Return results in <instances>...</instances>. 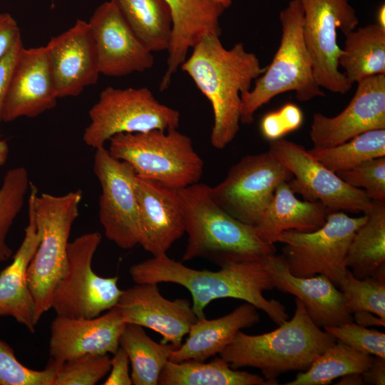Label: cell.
<instances>
[{
	"instance_id": "obj_1",
	"label": "cell",
	"mask_w": 385,
	"mask_h": 385,
	"mask_svg": "<svg viewBox=\"0 0 385 385\" xmlns=\"http://www.w3.org/2000/svg\"><path fill=\"white\" fill-rule=\"evenodd\" d=\"M129 274L135 284L169 282L183 286L191 294L197 319L205 317V309L213 300L223 298L250 303L277 325L289 318L282 304L263 295L265 291L274 288L263 257L210 271L188 267L164 254L132 265Z\"/></svg>"
},
{
	"instance_id": "obj_2",
	"label": "cell",
	"mask_w": 385,
	"mask_h": 385,
	"mask_svg": "<svg viewBox=\"0 0 385 385\" xmlns=\"http://www.w3.org/2000/svg\"><path fill=\"white\" fill-rule=\"evenodd\" d=\"M220 36H203L180 68L210 103L214 120L210 143L222 150L240 130L241 95L251 89L252 81L264 73L265 67L242 42L227 49Z\"/></svg>"
},
{
	"instance_id": "obj_3",
	"label": "cell",
	"mask_w": 385,
	"mask_h": 385,
	"mask_svg": "<svg viewBox=\"0 0 385 385\" xmlns=\"http://www.w3.org/2000/svg\"><path fill=\"white\" fill-rule=\"evenodd\" d=\"M188 243L183 260H206L220 267L260 260L276 253L255 227L225 211L211 195L210 186L197 183L180 190Z\"/></svg>"
},
{
	"instance_id": "obj_4",
	"label": "cell",
	"mask_w": 385,
	"mask_h": 385,
	"mask_svg": "<svg viewBox=\"0 0 385 385\" xmlns=\"http://www.w3.org/2000/svg\"><path fill=\"white\" fill-rule=\"evenodd\" d=\"M336 341L314 323L304 304L296 298L290 320L261 334L239 331L220 356L233 369H259L266 380L276 385L281 374L307 370Z\"/></svg>"
},
{
	"instance_id": "obj_5",
	"label": "cell",
	"mask_w": 385,
	"mask_h": 385,
	"mask_svg": "<svg viewBox=\"0 0 385 385\" xmlns=\"http://www.w3.org/2000/svg\"><path fill=\"white\" fill-rule=\"evenodd\" d=\"M36 229L40 235L38 247L29 264L27 279L34 302V320L51 309L54 289L67 265L68 239L79 215L83 197L81 190L62 195L38 193L30 183Z\"/></svg>"
},
{
	"instance_id": "obj_6",
	"label": "cell",
	"mask_w": 385,
	"mask_h": 385,
	"mask_svg": "<svg viewBox=\"0 0 385 385\" xmlns=\"http://www.w3.org/2000/svg\"><path fill=\"white\" fill-rule=\"evenodd\" d=\"M282 36L279 46L255 86L241 95L240 123H253L256 111L272 98L294 91L299 101L325 96L317 83L304 35V11L299 0H291L279 14Z\"/></svg>"
},
{
	"instance_id": "obj_7",
	"label": "cell",
	"mask_w": 385,
	"mask_h": 385,
	"mask_svg": "<svg viewBox=\"0 0 385 385\" xmlns=\"http://www.w3.org/2000/svg\"><path fill=\"white\" fill-rule=\"evenodd\" d=\"M108 150L138 177L178 190L199 183L203 173L204 162L191 138L178 129L119 133L109 140Z\"/></svg>"
},
{
	"instance_id": "obj_8",
	"label": "cell",
	"mask_w": 385,
	"mask_h": 385,
	"mask_svg": "<svg viewBox=\"0 0 385 385\" xmlns=\"http://www.w3.org/2000/svg\"><path fill=\"white\" fill-rule=\"evenodd\" d=\"M83 140L95 150L119 133L178 129L180 112L160 103L146 87H106L88 112Z\"/></svg>"
},
{
	"instance_id": "obj_9",
	"label": "cell",
	"mask_w": 385,
	"mask_h": 385,
	"mask_svg": "<svg viewBox=\"0 0 385 385\" xmlns=\"http://www.w3.org/2000/svg\"><path fill=\"white\" fill-rule=\"evenodd\" d=\"M343 211L330 212L324 224L312 232L287 230L279 237L282 257L291 274L300 277L322 274L336 286L347 270L346 255L351 239L366 220Z\"/></svg>"
},
{
	"instance_id": "obj_10",
	"label": "cell",
	"mask_w": 385,
	"mask_h": 385,
	"mask_svg": "<svg viewBox=\"0 0 385 385\" xmlns=\"http://www.w3.org/2000/svg\"><path fill=\"white\" fill-rule=\"evenodd\" d=\"M102 236L87 232L68 243L65 272L53 293L51 308L57 315L92 318L115 307L123 290L118 277H103L92 269Z\"/></svg>"
},
{
	"instance_id": "obj_11",
	"label": "cell",
	"mask_w": 385,
	"mask_h": 385,
	"mask_svg": "<svg viewBox=\"0 0 385 385\" xmlns=\"http://www.w3.org/2000/svg\"><path fill=\"white\" fill-rule=\"evenodd\" d=\"M304 11L303 35L312 59L315 80L322 88L345 94L352 84L339 66L342 48L337 30L346 36L359 19L349 0H299Z\"/></svg>"
},
{
	"instance_id": "obj_12",
	"label": "cell",
	"mask_w": 385,
	"mask_h": 385,
	"mask_svg": "<svg viewBox=\"0 0 385 385\" xmlns=\"http://www.w3.org/2000/svg\"><path fill=\"white\" fill-rule=\"evenodd\" d=\"M292 178V173L270 151L242 158L226 177L211 187L216 203L235 219L255 226L277 187Z\"/></svg>"
},
{
	"instance_id": "obj_13",
	"label": "cell",
	"mask_w": 385,
	"mask_h": 385,
	"mask_svg": "<svg viewBox=\"0 0 385 385\" xmlns=\"http://www.w3.org/2000/svg\"><path fill=\"white\" fill-rule=\"evenodd\" d=\"M269 151L292 173L291 190L306 200L319 201L329 212L365 213L371 208L373 200L364 190L346 183L302 145L279 138L270 141Z\"/></svg>"
},
{
	"instance_id": "obj_14",
	"label": "cell",
	"mask_w": 385,
	"mask_h": 385,
	"mask_svg": "<svg viewBox=\"0 0 385 385\" xmlns=\"http://www.w3.org/2000/svg\"><path fill=\"white\" fill-rule=\"evenodd\" d=\"M93 172L101 188L98 217L105 235L122 249L134 247L138 245L140 227L134 170L103 147L96 150Z\"/></svg>"
},
{
	"instance_id": "obj_15",
	"label": "cell",
	"mask_w": 385,
	"mask_h": 385,
	"mask_svg": "<svg viewBox=\"0 0 385 385\" xmlns=\"http://www.w3.org/2000/svg\"><path fill=\"white\" fill-rule=\"evenodd\" d=\"M88 22L101 74L122 77L153 66V52L138 38L112 0L100 4Z\"/></svg>"
},
{
	"instance_id": "obj_16",
	"label": "cell",
	"mask_w": 385,
	"mask_h": 385,
	"mask_svg": "<svg viewBox=\"0 0 385 385\" xmlns=\"http://www.w3.org/2000/svg\"><path fill=\"white\" fill-rule=\"evenodd\" d=\"M376 129H385V75L357 82L354 96L336 116L314 114L309 135L314 147L327 148Z\"/></svg>"
},
{
	"instance_id": "obj_17",
	"label": "cell",
	"mask_w": 385,
	"mask_h": 385,
	"mask_svg": "<svg viewBox=\"0 0 385 385\" xmlns=\"http://www.w3.org/2000/svg\"><path fill=\"white\" fill-rule=\"evenodd\" d=\"M115 307L125 324L152 329L161 335L162 343L175 348L197 319L188 299L169 300L155 283L135 284L123 290Z\"/></svg>"
},
{
	"instance_id": "obj_18",
	"label": "cell",
	"mask_w": 385,
	"mask_h": 385,
	"mask_svg": "<svg viewBox=\"0 0 385 385\" xmlns=\"http://www.w3.org/2000/svg\"><path fill=\"white\" fill-rule=\"evenodd\" d=\"M58 96L45 46L19 51L9 82L3 122L35 118L53 108Z\"/></svg>"
},
{
	"instance_id": "obj_19",
	"label": "cell",
	"mask_w": 385,
	"mask_h": 385,
	"mask_svg": "<svg viewBox=\"0 0 385 385\" xmlns=\"http://www.w3.org/2000/svg\"><path fill=\"white\" fill-rule=\"evenodd\" d=\"M58 98L79 96L96 83L100 73L97 51L88 21L52 37L46 45Z\"/></svg>"
},
{
	"instance_id": "obj_20",
	"label": "cell",
	"mask_w": 385,
	"mask_h": 385,
	"mask_svg": "<svg viewBox=\"0 0 385 385\" xmlns=\"http://www.w3.org/2000/svg\"><path fill=\"white\" fill-rule=\"evenodd\" d=\"M140 227L138 245L153 256L167 254L185 233L180 190L136 175Z\"/></svg>"
},
{
	"instance_id": "obj_21",
	"label": "cell",
	"mask_w": 385,
	"mask_h": 385,
	"mask_svg": "<svg viewBox=\"0 0 385 385\" xmlns=\"http://www.w3.org/2000/svg\"><path fill=\"white\" fill-rule=\"evenodd\" d=\"M125 324L116 307L92 318L57 315L51 324V359L64 362L85 355L114 354Z\"/></svg>"
},
{
	"instance_id": "obj_22",
	"label": "cell",
	"mask_w": 385,
	"mask_h": 385,
	"mask_svg": "<svg viewBox=\"0 0 385 385\" xmlns=\"http://www.w3.org/2000/svg\"><path fill=\"white\" fill-rule=\"evenodd\" d=\"M263 260L274 288L298 298L317 326L324 328L353 321L342 292L327 277L294 276L289 272L282 255H270Z\"/></svg>"
},
{
	"instance_id": "obj_23",
	"label": "cell",
	"mask_w": 385,
	"mask_h": 385,
	"mask_svg": "<svg viewBox=\"0 0 385 385\" xmlns=\"http://www.w3.org/2000/svg\"><path fill=\"white\" fill-rule=\"evenodd\" d=\"M165 1L171 11L173 28L168 49L167 69L160 81V91L168 88L189 50L203 36H220V19L226 9L216 0Z\"/></svg>"
},
{
	"instance_id": "obj_24",
	"label": "cell",
	"mask_w": 385,
	"mask_h": 385,
	"mask_svg": "<svg viewBox=\"0 0 385 385\" xmlns=\"http://www.w3.org/2000/svg\"><path fill=\"white\" fill-rule=\"evenodd\" d=\"M40 242L36 229L33 195L28 200V225L24 239L13 257L12 262L0 272V309L4 315L13 317L19 323L34 332V302L29 287L27 272Z\"/></svg>"
},
{
	"instance_id": "obj_25",
	"label": "cell",
	"mask_w": 385,
	"mask_h": 385,
	"mask_svg": "<svg viewBox=\"0 0 385 385\" xmlns=\"http://www.w3.org/2000/svg\"><path fill=\"white\" fill-rule=\"evenodd\" d=\"M260 319L257 309L247 302L219 318L197 319L185 342L171 352L169 361L180 362L193 359L205 361L220 354L239 331L255 325Z\"/></svg>"
},
{
	"instance_id": "obj_26",
	"label": "cell",
	"mask_w": 385,
	"mask_h": 385,
	"mask_svg": "<svg viewBox=\"0 0 385 385\" xmlns=\"http://www.w3.org/2000/svg\"><path fill=\"white\" fill-rule=\"evenodd\" d=\"M329 212L319 201L299 200L288 182H283L277 187L255 227L263 241L274 244L284 231L312 232L317 230L324 224Z\"/></svg>"
},
{
	"instance_id": "obj_27",
	"label": "cell",
	"mask_w": 385,
	"mask_h": 385,
	"mask_svg": "<svg viewBox=\"0 0 385 385\" xmlns=\"http://www.w3.org/2000/svg\"><path fill=\"white\" fill-rule=\"evenodd\" d=\"M364 214L367 219L355 232L346 260L358 279L385 272V201L373 200Z\"/></svg>"
},
{
	"instance_id": "obj_28",
	"label": "cell",
	"mask_w": 385,
	"mask_h": 385,
	"mask_svg": "<svg viewBox=\"0 0 385 385\" xmlns=\"http://www.w3.org/2000/svg\"><path fill=\"white\" fill-rule=\"evenodd\" d=\"M158 385H272L258 374L232 368L220 356L209 362L193 359L168 361Z\"/></svg>"
},
{
	"instance_id": "obj_29",
	"label": "cell",
	"mask_w": 385,
	"mask_h": 385,
	"mask_svg": "<svg viewBox=\"0 0 385 385\" xmlns=\"http://www.w3.org/2000/svg\"><path fill=\"white\" fill-rule=\"evenodd\" d=\"M345 37L339 66L352 85L367 77L385 75V28L376 23L368 24Z\"/></svg>"
},
{
	"instance_id": "obj_30",
	"label": "cell",
	"mask_w": 385,
	"mask_h": 385,
	"mask_svg": "<svg viewBox=\"0 0 385 385\" xmlns=\"http://www.w3.org/2000/svg\"><path fill=\"white\" fill-rule=\"evenodd\" d=\"M143 43L153 53L168 51L173 19L165 0H112Z\"/></svg>"
},
{
	"instance_id": "obj_31",
	"label": "cell",
	"mask_w": 385,
	"mask_h": 385,
	"mask_svg": "<svg viewBox=\"0 0 385 385\" xmlns=\"http://www.w3.org/2000/svg\"><path fill=\"white\" fill-rule=\"evenodd\" d=\"M120 346L131 365L132 384L158 385L160 373L175 347L152 339L142 327L126 324L120 335Z\"/></svg>"
},
{
	"instance_id": "obj_32",
	"label": "cell",
	"mask_w": 385,
	"mask_h": 385,
	"mask_svg": "<svg viewBox=\"0 0 385 385\" xmlns=\"http://www.w3.org/2000/svg\"><path fill=\"white\" fill-rule=\"evenodd\" d=\"M374 356L359 351L336 341L322 353L305 371L286 385H327L349 374H363L371 365Z\"/></svg>"
},
{
	"instance_id": "obj_33",
	"label": "cell",
	"mask_w": 385,
	"mask_h": 385,
	"mask_svg": "<svg viewBox=\"0 0 385 385\" xmlns=\"http://www.w3.org/2000/svg\"><path fill=\"white\" fill-rule=\"evenodd\" d=\"M308 151L335 173L348 170L366 160L385 156V129L369 130L341 144L313 147Z\"/></svg>"
},
{
	"instance_id": "obj_34",
	"label": "cell",
	"mask_w": 385,
	"mask_h": 385,
	"mask_svg": "<svg viewBox=\"0 0 385 385\" xmlns=\"http://www.w3.org/2000/svg\"><path fill=\"white\" fill-rule=\"evenodd\" d=\"M30 183L28 171L24 167L11 168L4 177L0 188V262L12 255L6 237L23 207Z\"/></svg>"
},
{
	"instance_id": "obj_35",
	"label": "cell",
	"mask_w": 385,
	"mask_h": 385,
	"mask_svg": "<svg viewBox=\"0 0 385 385\" xmlns=\"http://www.w3.org/2000/svg\"><path fill=\"white\" fill-rule=\"evenodd\" d=\"M337 287L351 314L369 312L385 321V272L358 279L347 268Z\"/></svg>"
},
{
	"instance_id": "obj_36",
	"label": "cell",
	"mask_w": 385,
	"mask_h": 385,
	"mask_svg": "<svg viewBox=\"0 0 385 385\" xmlns=\"http://www.w3.org/2000/svg\"><path fill=\"white\" fill-rule=\"evenodd\" d=\"M62 362L51 359L43 370H34L22 364L12 348L0 340V385H53Z\"/></svg>"
},
{
	"instance_id": "obj_37",
	"label": "cell",
	"mask_w": 385,
	"mask_h": 385,
	"mask_svg": "<svg viewBox=\"0 0 385 385\" xmlns=\"http://www.w3.org/2000/svg\"><path fill=\"white\" fill-rule=\"evenodd\" d=\"M111 369L108 354L85 355L62 362L53 385H95L104 378Z\"/></svg>"
},
{
	"instance_id": "obj_38",
	"label": "cell",
	"mask_w": 385,
	"mask_h": 385,
	"mask_svg": "<svg viewBox=\"0 0 385 385\" xmlns=\"http://www.w3.org/2000/svg\"><path fill=\"white\" fill-rule=\"evenodd\" d=\"M337 175L348 185L362 189L374 201H385V156L366 160Z\"/></svg>"
},
{
	"instance_id": "obj_39",
	"label": "cell",
	"mask_w": 385,
	"mask_h": 385,
	"mask_svg": "<svg viewBox=\"0 0 385 385\" xmlns=\"http://www.w3.org/2000/svg\"><path fill=\"white\" fill-rule=\"evenodd\" d=\"M324 329L336 340L359 351L385 359V334L383 332L368 329L353 321L325 327Z\"/></svg>"
},
{
	"instance_id": "obj_40",
	"label": "cell",
	"mask_w": 385,
	"mask_h": 385,
	"mask_svg": "<svg viewBox=\"0 0 385 385\" xmlns=\"http://www.w3.org/2000/svg\"><path fill=\"white\" fill-rule=\"evenodd\" d=\"M303 120L302 110L294 103H286L263 116L260 125V132L269 141L277 140L299 128Z\"/></svg>"
},
{
	"instance_id": "obj_41",
	"label": "cell",
	"mask_w": 385,
	"mask_h": 385,
	"mask_svg": "<svg viewBox=\"0 0 385 385\" xmlns=\"http://www.w3.org/2000/svg\"><path fill=\"white\" fill-rule=\"evenodd\" d=\"M130 361L126 352L120 347L113 354L111 369L104 385H131L132 379L129 371Z\"/></svg>"
},
{
	"instance_id": "obj_42",
	"label": "cell",
	"mask_w": 385,
	"mask_h": 385,
	"mask_svg": "<svg viewBox=\"0 0 385 385\" xmlns=\"http://www.w3.org/2000/svg\"><path fill=\"white\" fill-rule=\"evenodd\" d=\"M22 47L23 43L20 38L0 59V125L3 122V109L9 82L16 58Z\"/></svg>"
},
{
	"instance_id": "obj_43",
	"label": "cell",
	"mask_w": 385,
	"mask_h": 385,
	"mask_svg": "<svg viewBox=\"0 0 385 385\" xmlns=\"http://www.w3.org/2000/svg\"><path fill=\"white\" fill-rule=\"evenodd\" d=\"M20 38V29L14 17L9 13H0V59Z\"/></svg>"
},
{
	"instance_id": "obj_44",
	"label": "cell",
	"mask_w": 385,
	"mask_h": 385,
	"mask_svg": "<svg viewBox=\"0 0 385 385\" xmlns=\"http://www.w3.org/2000/svg\"><path fill=\"white\" fill-rule=\"evenodd\" d=\"M364 384H385V359L374 356L368 369L362 374Z\"/></svg>"
},
{
	"instance_id": "obj_45",
	"label": "cell",
	"mask_w": 385,
	"mask_h": 385,
	"mask_svg": "<svg viewBox=\"0 0 385 385\" xmlns=\"http://www.w3.org/2000/svg\"><path fill=\"white\" fill-rule=\"evenodd\" d=\"M353 320L361 326H385V321L369 312H357L352 314Z\"/></svg>"
},
{
	"instance_id": "obj_46",
	"label": "cell",
	"mask_w": 385,
	"mask_h": 385,
	"mask_svg": "<svg viewBox=\"0 0 385 385\" xmlns=\"http://www.w3.org/2000/svg\"><path fill=\"white\" fill-rule=\"evenodd\" d=\"M341 378L342 379L339 381V383H337V384H364L362 374H349Z\"/></svg>"
},
{
	"instance_id": "obj_47",
	"label": "cell",
	"mask_w": 385,
	"mask_h": 385,
	"mask_svg": "<svg viewBox=\"0 0 385 385\" xmlns=\"http://www.w3.org/2000/svg\"><path fill=\"white\" fill-rule=\"evenodd\" d=\"M9 146L5 140L0 139V166L5 164L9 155Z\"/></svg>"
},
{
	"instance_id": "obj_48",
	"label": "cell",
	"mask_w": 385,
	"mask_h": 385,
	"mask_svg": "<svg viewBox=\"0 0 385 385\" xmlns=\"http://www.w3.org/2000/svg\"><path fill=\"white\" fill-rule=\"evenodd\" d=\"M376 24L380 26L385 28V5L381 4L377 10Z\"/></svg>"
},
{
	"instance_id": "obj_49",
	"label": "cell",
	"mask_w": 385,
	"mask_h": 385,
	"mask_svg": "<svg viewBox=\"0 0 385 385\" xmlns=\"http://www.w3.org/2000/svg\"><path fill=\"white\" fill-rule=\"evenodd\" d=\"M217 2L221 4L225 9H227L230 6L232 3V0H216Z\"/></svg>"
},
{
	"instance_id": "obj_50",
	"label": "cell",
	"mask_w": 385,
	"mask_h": 385,
	"mask_svg": "<svg viewBox=\"0 0 385 385\" xmlns=\"http://www.w3.org/2000/svg\"><path fill=\"white\" fill-rule=\"evenodd\" d=\"M4 315L3 311L0 309V316Z\"/></svg>"
}]
</instances>
